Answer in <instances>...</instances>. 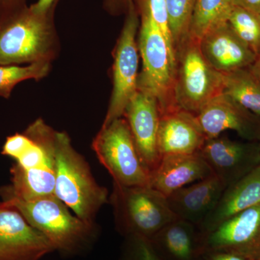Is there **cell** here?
Wrapping results in <instances>:
<instances>
[{
    "label": "cell",
    "mask_w": 260,
    "mask_h": 260,
    "mask_svg": "<svg viewBox=\"0 0 260 260\" xmlns=\"http://www.w3.org/2000/svg\"><path fill=\"white\" fill-rule=\"evenodd\" d=\"M56 7L38 13L28 6L0 20V65L52 62L60 50Z\"/></svg>",
    "instance_id": "obj_1"
},
{
    "label": "cell",
    "mask_w": 260,
    "mask_h": 260,
    "mask_svg": "<svg viewBox=\"0 0 260 260\" xmlns=\"http://www.w3.org/2000/svg\"><path fill=\"white\" fill-rule=\"evenodd\" d=\"M226 186L218 177H210L186 186L167 197V202L178 218L199 227L215 208Z\"/></svg>",
    "instance_id": "obj_17"
},
{
    "label": "cell",
    "mask_w": 260,
    "mask_h": 260,
    "mask_svg": "<svg viewBox=\"0 0 260 260\" xmlns=\"http://www.w3.org/2000/svg\"><path fill=\"white\" fill-rule=\"evenodd\" d=\"M111 203L116 227L126 237L151 239L178 218L167 197L149 186H124L114 183Z\"/></svg>",
    "instance_id": "obj_6"
},
{
    "label": "cell",
    "mask_w": 260,
    "mask_h": 260,
    "mask_svg": "<svg viewBox=\"0 0 260 260\" xmlns=\"http://www.w3.org/2000/svg\"><path fill=\"white\" fill-rule=\"evenodd\" d=\"M122 260H161L154 251L149 240L141 237H126Z\"/></svg>",
    "instance_id": "obj_27"
},
{
    "label": "cell",
    "mask_w": 260,
    "mask_h": 260,
    "mask_svg": "<svg viewBox=\"0 0 260 260\" xmlns=\"http://www.w3.org/2000/svg\"><path fill=\"white\" fill-rule=\"evenodd\" d=\"M23 133L28 143L10 169L11 185L2 187L0 195L32 200L54 194L56 130L38 119Z\"/></svg>",
    "instance_id": "obj_2"
},
{
    "label": "cell",
    "mask_w": 260,
    "mask_h": 260,
    "mask_svg": "<svg viewBox=\"0 0 260 260\" xmlns=\"http://www.w3.org/2000/svg\"><path fill=\"white\" fill-rule=\"evenodd\" d=\"M199 153L226 187L260 165L259 143L217 137L207 140Z\"/></svg>",
    "instance_id": "obj_12"
},
{
    "label": "cell",
    "mask_w": 260,
    "mask_h": 260,
    "mask_svg": "<svg viewBox=\"0 0 260 260\" xmlns=\"http://www.w3.org/2000/svg\"><path fill=\"white\" fill-rule=\"evenodd\" d=\"M150 14L154 21L161 31L166 42L167 43L171 55L173 59H176V49L174 47L170 25H169V13H168L167 1L166 0H147Z\"/></svg>",
    "instance_id": "obj_26"
},
{
    "label": "cell",
    "mask_w": 260,
    "mask_h": 260,
    "mask_svg": "<svg viewBox=\"0 0 260 260\" xmlns=\"http://www.w3.org/2000/svg\"><path fill=\"white\" fill-rule=\"evenodd\" d=\"M260 203V165L245 177L225 188L211 213L200 225L209 232L241 212Z\"/></svg>",
    "instance_id": "obj_20"
},
{
    "label": "cell",
    "mask_w": 260,
    "mask_h": 260,
    "mask_svg": "<svg viewBox=\"0 0 260 260\" xmlns=\"http://www.w3.org/2000/svg\"><path fill=\"white\" fill-rule=\"evenodd\" d=\"M228 23L256 56H259L260 14L234 5Z\"/></svg>",
    "instance_id": "obj_24"
},
{
    "label": "cell",
    "mask_w": 260,
    "mask_h": 260,
    "mask_svg": "<svg viewBox=\"0 0 260 260\" xmlns=\"http://www.w3.org/2000/svg\"><path fill=\"white\" fill-rule=\"evenodd\" d=\"M259 150H260V140H259Z\"/></svg>",
    "instance_id": "obj_35"
},
{
    "label": "cell",
    "mask_w": 260,
    "mask_h": 260,
    "mask_svg": "<svg viewBox=\"0 0 260 260\" xmlns=\"http://www.w3.org/2000/svg\"><path fill=\"white\" fill-rule=\"evenodd\" d=\"M51 63L47 61L22 65H0V97L10 99L18 83L28 80L37 81L50 73Z\"/></svg>",
    "instance_id": "obj_23"
},
{
    "label": "cell",
    "mask_w": 260,
    "mask_h": 260,
    "mask_svg": "<svg viewBox=\"0 0 260 260\" xmlns=\"http://www.w3.org/2000/svg\"><path fill=\"white\" fill-rule=\"evenodd\" d=\"M26 6V0H0V20Z\"/></svg>",
    "instance_id": "obj_28"
},
{
    "label": "cell",
    "mask_w": 260,
    "mask_h": 260,
    "mask_svg": "<svg viewBox=\"0 0 260 260\" xmlns=\"http://www.w3.org/2000/svg\"><path fill=\"white\" fill-rule=\"evenodd\" d=\"M92 148L114 183L124 186H149L150 172L140 158L125 118L102 125Z\"/></svg>",
    "instance_id": "obj_8"
},
{
    "label": "cell",
    "mask_w": 260,
    "mask_h": 260,
    "mask_svg": "<svg viewBox=\"0 0 260 260\" xmlns=\"http://www.w3.org/2000/svg\"><path fill=\"white\" fill-rule=\"evenodd\" d=\"M3 201L18 210L32 227L47 238L54 250L75 254L86 249L94 237L93 224L73 215L55 194L32 200L2 195Z\"/></svg>",
    "instance_id": "obj_4"
},
{
    "label": "cell",
    "mask_w": 260,
    "mask_h": 260,
    "mask_svg": "<svg viewBox=\"0 0 260 260\" xmlns=\"http://www.w3.org/2000/svg\"><path fill=\"white\" fill-rule=\"evenodd\" d=\"M58 0H38L30 7L38 13H46L57 5Z\"/></svg>",
    "instance_id": "obj_32"
},
{
    "label": "cell",
    "mask_w": 260,
    "mask_h": 260,
    "mask_svg": "<svg viewBox=\"0 0 260 260\" xmlns=\"http://www.w3.org/2000/svg\"><path fill=\"white\" fill-rule=\"evenodd\" d=\"M53 251L47 238L18 210L0 202V260H39Z\"/></svg>",
    "instance_id": "obj_11"
},
{
    "label": "cell",
    "mask_w": 260,
    "mask_h": 260,
    "mask_svg": "<svg viewBox=\"0 0 260 260\" xmlns=\"http://www.w3.org/2000/svg\"><path fill=\"white\" fill-rule=\"evenodd\" d=\"M149 242L161 260H205L201 231L182 219L168 223Z\"/></svg>",
    "instance_id": "obj_19"
},
{
    "label": "cell",
    "mask_w": 260,
    "mask_h": 260,
    "mask_svg": "<svg viewBox=\"0 0 260 260\" xmlns=\"http://www.w3.org/2000/svg\"><path fill=\"white\" fill-rule=\"evenodd\" d=\"M194 116L207 140L230 129L244 139L259 141L260 117L223 93L212 99Z\"/></svg>",
    "instance_id": "obj_13"
},
{
    "label": "cell",
    "mask_w": 260,
    "mask_h": 260,
    "mask_svg": "<svg viewBox=\"0 0 260 260\" xmlns=\"http://www.w3.org/2000/svg\"><path fill=\"white\" fill-rule=\"evenodd\" d=\"M140 12L138 46L143 68L138 75V90L156 99L162 115L180 109L174 98L177 61L171 55L167 43L152 18L147 0H140Z\"/></svg>",
    "instance_id": "obj_5"
},
{
    "label": "cell",
    "mask_w": 260,
    "mask_h": 260,
    "mask_svg": "<svg viewBox=\"0 0 260 260\" xmlns=\"http://www.w3.org/2000/svg\"><path fill=\"white\" fill-rule=\"evenodd\" d=\"M251 260H260V255L256 256V257L254 258V259H251Z\"/></svg>",
    "instance_id": "obj_34"
},
{
    "label": "cell",
    "mask_w": 260,
    "mask_h": 260,
    "mask_svg": "<svg viewBox=\"0 0 260 260\" xmlns=\"http://www.w3.org/2000/svg\"><path fill=\"white\" fill-rule=\"evenodd\" d=\"M174 98L178 108L197 115L223 93V74L214 69L202 53L200 42L188 37L176 49Z\"/></svg>",
    "instance_id": "obj_7"
},
{
    "label": "cell",
    "mask_w": 260,
    "mask_h": 260,
    "mask_svg": "<svg viewBox=\"0 0 260 260\" xmlns=\"http://www.w3.org/2000/svg\"><path fill=\"white\" fill-rule=\"evenodd\" d=\"M234 6L233 0H197L189 37L200 42L208 32L227 23Z\"/></svg>",
    "instance_id": "obj_21"
},
{
    "label": "cell",
    "mask_w": 260,
    "mask_h": 260,
    "mask_svg": "<svg viewBox=\"0 0 260 260\" xmlns=\"http://www.w3.org/2000/svg\"><path fill=\"white\" fill-rule=\"evenodd\" d=\"M205 260H251L244 256L226 251H205Z\"/></svg>",
    "instance_id": "obj_30"
},
{
    "label": "cell",
    "mask_w": 260,
    "mask_h": 260,
    "mask_svg": "<svg viewBox=\"0 0 260 260\" xmlns=\"http://www.w3.org/2000/svg\"><path fill=\"white\" fill-rule=\"evenodd\" d=\"M206 140L194 114L177 109L160 115L158 133L160 157L198 153Z\"/></svg>",
    "instance_id": "obj_18"
},
{
    "label": "cell",
    "mask_w": 260,
    "mask_h": 260,
    "mask_svg": "<svg viewBox=\"0 0 260 260\" xmlns=\"http://www.w3.org/2000/svg\"><path fill=\"white\" fill-rule=\"evenodd\" d=\"M199 42L206 60L223 74L249 68L257 57L228 23L208 32Z\"/></svg>",
    "instance_id": "obj_16"
},
{
    "label": "cell",
    "mask_w": 260,
    "mask_h": 260,
    "mask_svg": "<svg viewBox=\"0 0 260 260\" xmlns=\"http://www.w3.org/2000/svg\"><path fill=\"white\" fill-rule=\"evenodd\" d=\"M139 24V15L133 3L126 11L113 53V90L103 125L123 117L126 106L138 92L139 50L136 36Z\"/></svg>",
    "instance_id": "obj_9"
},
{
    "label": "cell",
    "mask_w": 260,
    "mask_h": 260,
    "mask_svg": "<svg viewBox=\"0 0 260 260\" xmlns=\"http://www.w3.org/2000/svg\"><path fill=\"white\" fill-rule=\"evenodd\" d=\"M124 116L140 158L150 174L161 158L158 148L160 119L158 102L152 95L138 90L126 106Z\"/></svg>",
    "instance_id": "obj_14"
},
{
    "label": "cell",
    "mask_w": 260,
    "mask_h": 260,
    "mask_svg": "<svg viewBox=\"0 0 260 260\" xmlns=\"http://www.w3.org/2000/svg\"><path fill=\"white\" fill-rule=\"evenodd\" d=\"M204 251H226L252 259L260 255V203L203 233Z\"/></svg>",
    "instance_id": "obj_10"
},
{
    "label": "cell",
    "mask_w": 260,
    "mask_h": 260,
    "mask_svg": "<svg viewBox=\"0 0 260 260\" xmlns=\"http://www.w3.org/2000/svg\"><path fill=\"white\" fill-rule=\"evenodd\" d=\"M223 93L260 117V81L249 68L223 74Z\"/></svg>",
    "instance_id": "obj_22"
},
{
    "label": "cell",
    "mask_w": 260,
    "mask_h": 260,
    "mask_svg": "<svg viewBox=\"0 0 260 260\" xmlns=\"http://www.w3.org/2000/svg\"><path fill=\"white\" fill-rule=\"evenodd\" d=\"M213 174V171L199 152L166 155L150 172L149 186L167 198L174 191Z\"/></svg>",
    "instance_id": "obj_15"
},
{
    "label": "cell",
    "mask_w": 260,
    "mask_h": 260,
    "mask_svg": "<svg viewBox=\"0 0 260 260\" xmlns=\"http://www.w3.org/2000/svg\"><path fill=\"white\" fill-rule=\"evenodd\" d=\"M55 160L54 194L78 218L93 224L98 212L107 203L108 190L98 184L65 132L56 131Z\"/></svg>",
    "instance_id": "obj_3"
},
{
    "label": "cell",
    "mask_w": 260,
    "mask_h": 260,
    "mask_svg": "<svg viewBox=\"0 0 260 260\" xmlns=\"http://www.w3.org/2000/svg\"><path fill=\"white\" fill-rule=\"evenodd\" d=\"M169 25L174 47L178 46L189 37V25L197 0H166Z\"/></svg>",
    "instance_id": "obj_25"
},
{
    "label": "cell",
    "mask_w": 260,
    "mask_h": 260,
    "mask_svg": "<svg viewBox=\"0 0 260 260\" xmlns=\"http://www.w3.org/2000/svg\"><path fill=\"white\" fill-rule=\"evenodd\" d=\"M133 0H104V7L106 10L112 14L127 11Z\"/></svg>",
    "instance_id": "obj_29"
},
{
    "label": "cell",
    "mask_w": 260,
    "mask_h": 260,
    "mask_svg": "<svg viewBox=\"0 0 260 260\" xmlns=\"http://www.w3.org/2000/svg\"><path fill=\"white\" fill-rule=\"evenodd\" d=\"M235 6L260 14V0H233Z\"/></svg>",
    "instance_id": "obj_31"
},
{
    "label": "cell",
    "mask_w": 260,
    "mask_h": 260,
    "mask_svg": "<svg viewBox=\"0 0 260 260\" xmlns=\"http://www.w3.org/2000/svg\"><path fill=\"white\" fill-rule=\"evenodd\" d=\"M249 70L260 81V55L256 57V60L249 67Z\"/></svg>",
    "instance_id": "obj_33"
}]
</instances>
